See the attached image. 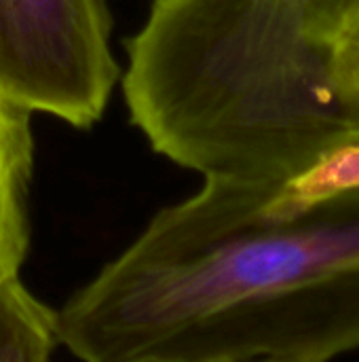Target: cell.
<instances>
[{
	"mask_svg": "<svg viewBox=\"0 0 359 362\" xmlns=\"http://www.w3.org/2000/svg\"><path fill=\"white\" fill-rule=\"evenodd\" d=\"M80 362H328L359 350V187L203 178L55 312Z\"/></svg>",
	"mask_w": 359,
	"mask_h": 362,
	"instance_id": "obj_1",
	"label": "cell"
},
{
	"mask_svg": "<svg viewBox=\"0 0 359 362\" xmlns=\"http://www.w3.org/2000/svg\"><path fill=\"white\" fill-rule=\"evenodd\" d=\"M239 362H303V361H294V358H252V361H239Z\"/></svg>",
	"mask_w": 359,
	"mask_h": 362,
	"instance_id": "obj_8",
	"label": "cell"
},
{
	"mask_svg": "<svg viewBox=\"0 0 359 362\" xmlns=\"http://www.w3.org/2000/svg\"><path fill=\"white\" fill-rule=\"evenodd\" d=\"M110 34L106 0H0V98L91 127L121 78Z\"/></svg>",
	"mask_w": 359,
	"mask_h": 362,
	"instance_id": "obj_3",
	"label": "cell"
},
{
	"mask_svg": "<svg viewBox=\"0 0 359 362\" xmlns=\"http://www.w3.org/2000/svg\"><path fill=\"white\" fill-rule=\"evenodd\" d=\"M332 70L339 91L359 123V40L332 42Z\"/></svg>",
	"mask_w": 359,
	"mask_h": 362,
	"instance_id": "obj_6",
	"label": "cell"
},
{
	"mask_svg": "<svg viewBox=\"0 0 359 362\" xmlns=\"http://www.w3.org/2000/svg\"><path fill=\"white\" fill-rule=\"evenodd\" d=\"M322 42L359 40V0H328L317 23Z\"/></svg>",
	"mask_w": 359,
	"mask_h": 362,
	"instance_id": "obj_7",
	"label": "cell"
},
{
	"mask_svg": "<svg viewBox=\"0 0 359 362\" xmlns=\"http://www.w3.org/2000/svg\"><path fill=\"white\" fill-rule=\"evenodd\" d=\"M57 344L55 312L19 276L0 282V362H53Z\"/></svg>",
	"mask_w": 359,
	"mask_h": 362,
	"instance_id": "obj_5",
	"label": "cell"
},
{
	"mask_svg": "<svg viewBox=\"0 0 359 362\" xmlns=\"http://www.w3.org/2000/svg\"><path fill=\"white\" fill-rule=\"evenodd\" d=\"M32 112L0 98V282L19 276L30 242Z\"/></svg>",
	"mask_w": 359,
	"mask_h": 362,
	"instance_id": "obj_4",
	"label": "cell"
},
{
	"mask_svg": "<svg viewBox=\"0 0 359 362\" xmlns=\"http://www.w3.org/2000/svg\"><path fill=\"white\" fill-rule=\"evenodd\" d=\"M328 0H154L127 40L131 123L203 178L279 182L359 136L317 36Z\"/></svg>",
	"mask_w": 359,
	"mask_h": 362,
	"instance_id": "obj_2",
	"label": "cell"
}]
</instances>
